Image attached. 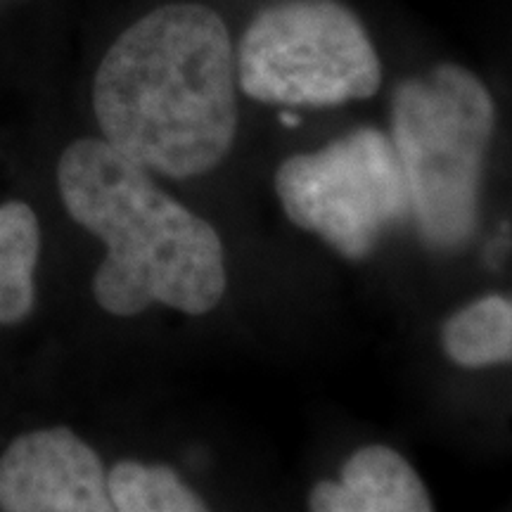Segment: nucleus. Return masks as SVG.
I'll return each instance as SVG.
<instances>
[{
  "mask_svg": "<svg viewBox=\"0 0 512 512\" xmlns=\"http://www.w3.org/2000/svg\"><path fill=\"white\" fill-rule=\"evenodd\" d=\"M235 72L249 98L285 107L368 100L382 83L366 29L335 0H285L261 10L242 36Z\"/></svg>",
  "mask_w": 512,
  "mask_h": 512,
  "instance_id": "4",
  "label": "nucleus"
},
{
  "mask_svg": "<svg viewBox=\"0 0 512 512\" xmlns=\"http://www.w3.org/2000/svg\"><path fill=\"white\" fill-rule=\"evenodd\" d=\"M150 174L105 138L76 140L57 162L64 209L107 247L93 275V297L119 318L152 304L204 316L228 287L223 242Z\"/></svg>",
  "mask_w": 512,
  "mask_h": 512,
  "instance_id": "2",
  "label": "nucleus"
},
{
  "mask_svg": "<svg viewBox=\"0 0 512 512\" xmlns=\"http://www.w3.org/2000/svg\"><path fill=\"white\" fill-rule=\"evenodd\" d=\"M233 46L223 19L197 3L152 10L102 57L93 110L107 143L169 178L216 169L238 131Z\"/></svg>",
  "mask_w": 512,
  "mask_h": 512,
  "instance_id": "1",
  "label": "nucleus"
},
{
  "mask_svg": "<svg viewBox=\"0 0 512 512\" xmlns=\"http://www.w3.org/2000/svg\"><path fill=\"white\" fill-rule=\"evenodd\" d=\"M110 489L119 512H209L169 465L121 460L110 470Z\"/></svg>",
  "mask_w": 512,
  "mask_h": 512,
  "instance_id": "10",
  "label": "nucleus"
},
{
  "mask_svg": "<svg viewBox=\"0 0 512 512\" xmlns=\"http://www.w3.org/2000/svg\"><path fill=\"white\" fill-rule=\"evenodd\" d=\"M494 124L491 93L458 64H439L396 86L389 138L406 178L411 216L430 247L460 249L475 235Z\"/></svg>",
  "mask_w": 512,
  "mask_h": 512,
  "instance_id": "3",
  "label": "nucleus"
},
{
  "mask_svg": "<svg viewBox=\"0 0 512 512\" xmlns=\"http://www.w3.org/2000/svg\"><path fill=\"white\" fill-rule=\"evenodd\" d=\"M41 223L27 202L0 204V325H17L34 311Z\"/></svg>",
  "mask_w": 512,
  "mask_h": 512,
  "instance_id": "8",
  "label": "nucleus"
},
{
  "mask_svg": "<svg viewBox=\"0 0 512 512\" xmlns=\"http://www.w3.org/2000/svg\"><path fill=\"white\" fill-rule=\"evenodd\" d=\"M275 192L294 226L349 261L368 259L384 233L411 216L394 143L377 128L287 157L275 171Z\"/></svg>",
  "mask_w": 512,
  "mask_h": 512,
  "instance_id": "5",
  "label": "nucleus"
},
{
  "mask_svg": "<svg viewBox=\"0 0 512 512\" xmlns=\"http://www.w3.org/2000/svg\"><path fill=\"white\" fill-rule=\"evenodd\" d=\"M0 512H119L102 458L69 427L19 434L0 456Z\"/></svg>",
  "mask_w": 512,
  "mask_h": 512,
  "instance_id": "6",
  "label": "nucleus"
},
{
  "mask_svg": "<svg viewBox=\"0 0 512 512\" xmlns=\"http://www.w3.org/2000/svg\"><path fill=\"white\" fill-rule=\"evenodd\" d=\"M309 512H434L422 477L394 448L368 444L344 460L339 479L311 489Z\"/></svg>",
  "mask_w": 512,
  "mask_h": 512,
  "instance_id": "7",
  "label": "nucleus"
},
{
  "mask_svg": "<svg viewBox=\"0 0 512 512\" xmlns=\"http://www.w3.org/2000/svg\"><path fill=\"white\" fill-rule=\"evenodd\" d=\"M441 349L460 368L512 363V299L486 294L446 318Z\"/></svg>",
  "mask_w": 512,
  "mask_h": 512,
  "instance_id": "9",
  "label": "nucleus"
}]
</instances>
